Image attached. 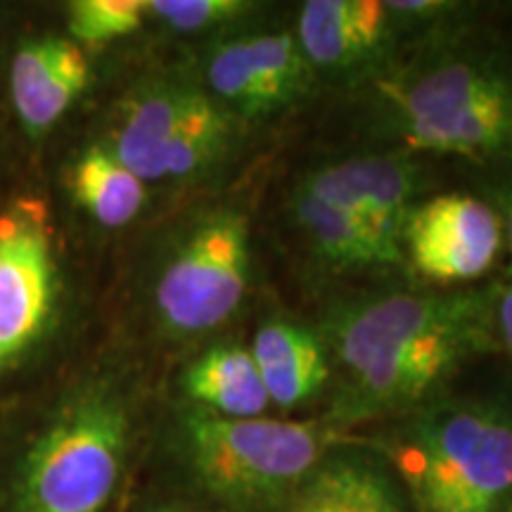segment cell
Masks as SVG:
<instances>
[{"instance_id": "cell-6", "label": "cell", "mask_w": 512, "mask_h": 512, "mask_svg": "<svg viewBox=\"0 0 512 512\" xmlns=\"http://www.w3.org/2000/svg\"><path fill=\"white\" fill-rule=\"evenodd\" d=\"M57 302L53 228L46 204L19 197L0 211V373L46 335Z\"/></svg>"}, {"instance_id": "cell-3", "label": "cell", "mask_w": 512, "mask_h": 512, "mask_svg": "<svg viewBox=\"0 0 512 512\" xmlns=\"http://www.w3.org/2000/svg\"><path fill=\"white\" fill-rule=\"evenodd\" d=\"M181 434L204 489L245 512H275L330 451L354 444L328 420L221 418L195 406Z\"/></svg>"}, {"instance_id": "cell-18", "label": "cell", "mask_w": 512, "mask_h": 512, "mask_svg": "<svg viewBox=\"0 0 512 512\" xmlns=\"http://www.w3.org/2000/svg\"><path fill=\"white\" fill-rule=\"evenodd\" d=\"M145 17L147 0H74L67 29L76 46H102L138 31Z\"/></svg>"}, {"instance_id": "cell-1", "label": "cell", "mask_w": 512, "mask_h": 512, "mask_svg": "<svg viewBox=\"0 0 512 512\" xmlns=\"http://www.w3.org/2000/svg\"><path fill=\"white\" fill-rule=\"evenodd\" d=\"M496 285L392 292L339 304L323 337L339 370L332 425L422 406L479 356L498 351Z\"/></svg>"}, {"instance_id": "cell-5", "label": "cell", "mask_w": 512, "mask_h": 512, "mask_svg": "<svg viewBox=\"0 0 512 512\" xmlns=\"http://www.w3.org/2000/svg\"><path fill=\"white\" fill-rule=\"evenodd\" d=\"M252 273L249 221L233 207L202 214L159 268L152 302L171 337H200L240 309Z\"/></svg>"}, {"instance_id": "cell-10", "label": "cell", "mask_w": 512, "mask_h": 512, "mask_svg": "<svg viewBox=\"0 0 512 512\" xmlns=\"http://www.w3.org/2000/svg\"><path fill=\"white\" fill-rule=\"evenodd\" d=\"M396 27L380 0H309L297 17L299 48L313 74L349 79L384 60Z\"/></svg>"}, {"instance_id": "cell-23", "label": "cell", "mask_w": 512, "mask_h": 512, "mask_svg": "<svg viewBox=\"0 0 512 512\" xmlns=\"http://www.w3.org/2000/svg\"><path fill=\"white\" fill-rule=\"evenodd\" d=\"M152 512H195V510H181V508H157Z\"/></svg>"}, {"instance_id": "cell-8", "label": "cell", "mask_w": 512, "mask_h": 512, "mask_svg": "<svg viewBox=\"0 0 512 512\" xmlns=\"http://www.w3.org/2000/svg\"><path fill=\"white\" fill-rule=\"evenodd\" d=\"M503 254L501 216L484 195L444 192L422 200L403 230V259L434 283L484 278Z\"/></svg>"}, {"instance_id": "cell-17", "label": "cell", "mask_w": 512, "mask_h": 512, "mask_svg": "<svg viewBox=\"0 0 512 512\" xmlns=\"http://www.w3.org/2000/svg\"><path fill=\"white\" fill-rule=\"evenodd\" d=\"M69 188L74 200L105 228L131 223L147 200V183L102 143L81 152L69 174Z\"/></svg>"}, {"instance_id": "cell-7", "label": "cell", "mask_w": 512, "mask_h": 512, "mask_svg": "<svg viewBox=\"0 0 512 512\" xmlns=\"http://www.w3.org/2000/svg\"><path fill=\"white\" fill-rule=\"evenodd\" d=\"M313 72L294 31L228 36L204 57L207 93L230 117L280 114L309 93Z\"/></svg>"}, {"instance_id": "cell-11", "label": "cell", "mask_w": 512, "mask_h": 512, "mask_svg": "<svg viewBox=\"0 0 512 512\" xmlns=\"http://www.w3.org/2000/svg\"><path fill=\"white\" fill-rule=\"evenodd\" d=\"M91 81V64L72 38L24 43L10 64V95L22 126L38 138L50 131Z\"/></svg>"}, {"instance_id": "cell-21", "label": "cell", "mask_w": 512, "mask_h": 512, "mask_svg": "<svg viewBox=\"0 0 512 512\" xmlns=\"http://www.w3.org/2000/svg\"><path fill=\"white\" fill-rule=\"evenodd\" d=\"M482 195L494 204L503 223L505 256H508V278L512 280V169H484Z\"/></svg>"}, {"instance_id": "cell-16", "label": "cell", "mask_w": 512, "mask_h": 512, "mask_svg": "<svg viewBox=\"0 0 512 512\" xmlns=\"http://www.w3.org/2000/svg\"><path fill=\"white\" fill-rule=\"evenodd\" d=\"M292 223L297 226L311 254L332 271H366L394 266L370 233L347 211L320 200L297 185L290 200Z\"/></svg>"}, {"instance_id": "cell-22", "label": "cell", "mask_w": 512, "mask_h": 512, "mask_svg": "<svg viewBox=\"0 0 512 512\" xmlns=\"http://www.w3.org/2000/svg\"><path fill=\"white\" fill-rule=\"evenodd\" d=\"M494 332H496L498 351L508 356V361L512 363V280L510 278H505L496 285Z\"/></svg>"}, {"instance_id": "cell-12", "label": "cell", "mask_w": 512, "mask_h": 512, "mask_svg": "<svg viewBox=\"0 0 512 512\" xmlns=\"http://www.w3.org/2000/svg\"><path fill=\"white\" fill-rule=\"evenodd\" d=\"M204 88L185 81H155L140 86L121 102L110 138L102 143L145 183H162V164Z\"/></svg>"}, {"instance_id": "cell-15", "label": "cell", "mask_w": 512, "mask_h": 512, "mask_svg": "<svg viewBox=\"0 0 512 512\" xmlns=\"http://www.w3.org/2000/svg\"><path fill=\"white\" fill-rule=\"evenodd\" d=\"M181 384L195 408L221 418H261L271 406L252 351L235 342L214 344L197 356Z\"/></svg>"}, {"instance_id": "cell-13", "label": "cell", "mask_w": 512, "mask_h": 512, "mask_svg": "<svg viewBox=\"0 0 512 512\" xmlns=\"http://www.w3.org/2000/svg\"><path fill=\"white\" fill-rule=\"evenodd\" d=\"M275 512H408L399 479L354 444L330 451Z\"/></svg>"}, {"instance_id": "cell-14", "label": "cell", "mask_w": 512, "mask_h": 512, "mask_svg": "<svg viewBox=\"0 0 512 512\" xmlns=\"http://www.w3.org/2000/svg\"><path fill=\"white\" fill-rule=\"evenodd\" d=\"M268 401L299 408L323 392L332 375L330 351L320 332L292 320L271 318L256 330L252 347Z\"/></svg>"}, {"instance_id": "cell-2", "label": "cell", "mask_w": 512, "mask_h": 512, "mask_svg": "<svg viewBox=\"0 0 512 512\" xmlns=\"http://www.w3.org/2000/svg\"><path fill=\"white\" fill-rule=\"evenodd\" d=\"M389 453L413 512H512V392L434 401Z\"/></svg>"}, {"instance_id": "cell-20", "label": "cell", "mask_w": 512, "mask_h": 512, "mask_svg": "<svg viewBox=\"0 0 512 512\" xmlns=\"http://www.w3.org/2000/svg\"><path fill=\"white\" fill-rule=\"evenodd\" d=\"M392 17L394 27H427V24H437L439 19H458L470 15L467 10L470 5L460 3H444V0H399V3H384Z\"/></svg>"}, {"instance_id": "cell-19", "label": "cell", "mask_w": 512, "mask_h": 512, "mask_svg": "<svg viewBox=\"0 0 512 512\" xmlns=\"http://www.w3.org/2000/svg\"><path fill=\"white\" fill-rule=\"evenodd\" d=\"M254 3L245 0H147V17H155L178 34H202L252 15Z\"/></svg>"}, {"instance_id": "cell-9", "label": "cell", "mask_w": 512, "mask_h": 512, "mask_svg": "<svg viewBox=\"0 0 512 512\" xmlns=\"http://www.w3.org/2000/svg\"><path fill=\"white\" fill-rule=\"evenodd\" d=\"M299 188L347 211L392 264L403 261V230L422 202L425 174L408 155H358L311 169Z\"/></svg>"}, {"instance_id": "cell-4", "label": "cell", "mask_w": 512, "mask_h": 512, "mask_svg": "<svg viewBox=\"0 0 512 512\" xmlns=\"http://www.w3.org/2000/svg\"><path fill=\"white\" fill-rule=\"evenodd\" d=\"M131 420L119 394L72 396L24 456L15 512H102L126 465Z\"/></svg>"}]
</instances>
